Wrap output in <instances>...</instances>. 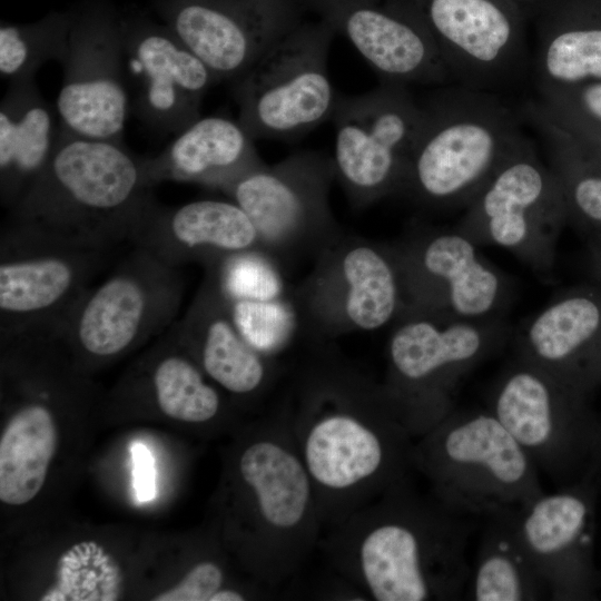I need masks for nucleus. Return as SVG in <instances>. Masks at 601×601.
I'll list each match as a JSON object with an SVG mask.
<instances>
[{"label":"nucleus","instance_id":"f257e3e1","mask_svg":"<svg viewBox=\"0 0 601 601\" xmlns=\"http://www.w3.org/2000/svg\"><path fill=\"white\" fill-rule=\"evenodd\" d=\"M473 532L471 516L417 496L404 481L364 512L354 540L357 575L377 601L464 599Z\"/></svg>","mask_w":601,"mask_h":601},{"label":"nucleus","instance_id":"f03ea898","mask_svg":"<svg viewBox=\"0 0 601 601\" xmlns=\"http://www.w3.org/2000/svg\"><path fill=\"white\" fill-rule=\"evenodd\" d=\"M141 158L122 142L60 129L48 165L8 216L110 248L131 243L158 204Z\"/></svg>","mask_w":601,"mask_h":601},{"label":"nucleus","instance_id":"7ed1b4c3","mask_svg":"<svg viewBox=\"0 0 601 601\" xmlns=\"http://www.w3.org/2000/svg\"><path fill=\"white\" fill-rule=\"evenodd\" d=\"M319 383L306 396L296 441L316 502L362 490L382 496L406 481L413 436L384 388L362 395L342 378Z\"/></svg>","mask_w":601,"mask_h":601},{"label":"nucleus","instance_id":"20e7f679","mask_svg":"<svg viewBox=\"0 0 601 601\" xmlns=\"http://www.w3.org/2000/svg\"><path fill=\"white\" fill-rule=\"evenodd\" d=\"M421 106L400 193L426 208H466L525 137L519 117L494 92L460 85Z\"/></svg>","mask_w":601,"mask_h":601},{"label":"nucleus","instance_id":"39448f33","mask_svg":"<svg viewBox=\"0 0 601 601\" xmlns=\"http://www.w3.org/2000/svg\"><path fill=\"white\" fill-rule=\"evenodd\" d=\"M413 466L449 509L485 520L542 494L540 472L485 407L452 411L413 445Z\"/></svg>","mask_w":601,"mask_h":601},{"label":"nucleus","instance_id":"423d86ee","mask_svg":"<svg viewBox=\"0 0 601 601\" xmlns=\"http://www.w3.org/2000/svg\"><path fill=\"white\" fill-rule=\"evenodd\" d=\"M509 337L503 317L464 321L408 313L396 321L383 388L412 436H422L455 410L462 380Z\"/></svg>","mask_w":601,"mask_h":601},{"label":"nucleus","instance_id":"0eeeda50","mask_svg":"<svg viewBox=\"0 0 601 601\" xmlns=\"http://www.w3.org/2000/svg\"><path fill=\"white\" fill-rule=\"evenodd\" d=\"M110 247L8 216L0 230V336L61 334Z\"/></svg>","mask_w":601,"mask_h":601},{"label":"nucleus","instance_id":"6e6552de","mask_svg":"<svg viewBox=\"0 0 601 601\" xmlns=\"http://www.w3.org/2000/svg\"><path fill=\"white\" fill-rule=\"evenodd\" d=\"M333 28L295 27L233 82L238 121L254 140L292 141L332 119L338 96L328 73Z\"/></svg>","mask_w":601,"mask_h":601},{"label":"nucleus","instance_id":"1a4fd4ad","mask_svg":"<svg viewBox=\"0 0 601 601\" xmlns=\"http://www.w3.org/2000/svg\"><path fill=\"white\" fill-rule=\"evenodd\" d=\"M566 208L558 179L524 137L465 208L457 228L479 246L511 252L551 280Z\"/></svg>","mask_w":601,"mask_h":601},{"label":"nucleus","instance_id":"9d476101","mask_svg":"<svg viewBox=\"0 0 601 601\" xmlns=\"http://www.w3.org/2000/svg\"><path fill=\"white\" fill-rule=\"evenodd\" d=\"M135 248L79 300L62 336L82 359L105 361L168 329L185 283L180 268Z\"/></svg>","mask_w":601,"mask_h":601},{"label":"nucleus","instance_id":"9b49d317","mask_svg":"<svg viewBox=\"0 0 601 601\" xmlns=\"http://www.w3.org/2000/svg\"><path fill=\"white\" fill-rule=\"evenodd\" d=\"M335 178L331 156L304 150L246 170L221 190L253 221L259 249L274 260L304 252L317 256L336 239L328 194Z\"/></svg>","mask_w":601,"mask_h":601},{"label":"nucleus","instance_id":"f8f14e48","mask_svg":"<svg viewBox=\"0 0 601 601\" xmlns=\"http://www.w3.org/2000/svg\"><path fill=\"white\" fill-rule=\"evenodd\" d=\"M332 120L335 178L349 200L363 207L400 193L422 120L407 87L382 82L362 95H339Z\"/></svg>","mask_w":601,"mask_h":601},{"label":"nucleus","instance_id":"ddd939ff","mask_svg":"<svg viewBox=\"0 0 601 601\" xmlns=\"http://www.w3.org/2000/svg\"><path fill=\"white\" fill-rule=\"evenodd\" d=\"M392 247L404 288L403 315L491 319L502 317L512 299L508 276L457 227L421 229Z\"/></svg>","mask_w":601,"mask_h":601},{"label":"nucleus","instance_id":"4468645a","mask_svg":"<svg viewBox=\"0 0 601 601\" xmlns=\"http://www.w3.org/2000/svg\"><path fill=\"white\" fill-rule=\"evenodd\" d=\"M297 303L322 332L375 331L397 321L405 296L393 247L336 239L318 255Z\"/></svg>","mask_w":601,"mask_h":601},{"label":"nucleus","instance_id":"2eb2a0df","mask_svg":"<svg viewBox=\"0 0 601 601\" xmlns=\"http://www.w3.org/2000/svg\"><path fill=\"white\" fill-rule=\"evenodd\" d=\"M581 395L515 355L490 387L486 408L539 472L561 482L588 443Z\"/></svg>","mask_w":601,"mask_h":601},{"label":"nucleus","instance_id":"dca6fc26","mask_svg":"<svg viewBox=\"0 0 601 601\" xmlns=\"http://www.w3.org/2000/svg\"><path fill=\"white\" fill-rule=\"evenodd\" d=\"M451 80L493 92L513 85L530 60L519 16L505 0H417Z\"/></svg>","mask_w":601,"mask_h":601},{"label":"nucleus","instance_id":"f3484780","mask_svg":"<svg viewBox=\"0 0 601 601\" xmlns=\"http://www.w3.org/2000/svg\"><path fill=\"white\" fill-rule=\"evenodd\" d=\"M56 110L65 132L122 142L130 98L121 29L107 19L71 27Z\"/></svg>","mask_w":601,"mask_h":601},{"label":"nucleus","instance_id":"a211bd4d","mask_svg":"<svg viewBox=\"0 0 601 601\" xmlns=\"http://www.w3.org/2000/svg\"><path fill=\"white\" fill-rule=\"evenodd\" d=\"M122 57L130 108L150 129L178 134L200 117L211 70L170 28L122 29Z\"/></svg>","mask_w":601,"mask_h":601},{"label":"nucleus","instance_id":"6ab92c4d","mask_svg":"<svg viewBox=\"0 0 601 601\" xmlns=\"http://www.w3.org/2000/svg\"><path fill=\"white\" fill-rule=\"evenodd\" d=\"M319 2L382 82L407 87L451 80L418 8L395 0Z\"/></svg>","mask_w":601,"mask_h":601},{"label":"nucleus","instance_id":"aec40b11","mask_svg":"<svg viewBox=\"0 0 601 601\" xmlns=\"http://www.w3.org/2000/svg\"><path fill=\"white\" fill-rule=\"evenodd\" d=\"M171 31L211 70L234 82L296 26L283 0H178Z\"/></svg>","mask_w":601,"mask_h":601},{"label":"nucleus","instance_id":"412c9836","mask_svg":"<svg viewBox=\"0 0 601 601\" xmlns=\"http://www.w3.org/2000/svg\"><path fill=\"white\" fill-rule=\"evenodd\" d=\"M131 244L178 268L193 262L206 268L230 254L259 249L257 230L247 214L235 201L219 199L176 207L158 203Z\"/></svg>","mask_w":601,"mask_h":601},{"label":"nucleus","instance_id":"4be33fe9","mask_svg":"<svg viewBox=\"0 0 601 601\" xmlns=\"http://www.w3.org/2000/svg\"><path fill=\"white\" fill-rule=\"evenodd\" d=\"M516 533L551 600L579 597L588 583L590 504L572 489L543 492L512 512Z\"/></svg>","mask_w":601,"mask_h":601},{"label":"nucleus","instance_id":"5701e85b","mask_svg":"<svg viewBox=\"0 0 601 601\" xmlns=\"http://www.w3.org/2000/svg\"><path fill=\"white\" fill-rule=\"evenodd\" d=\"M518 356L583 393L601 375V296L570 292L521 329Z\"/></svg>","mask_w":601,"mask_h":601},{"label":"nucleus","instance_id":"b1692460","mask_svg":"<svg viewBox=\"0 0 601 601\" xmlns=\"http://www.w3.org/2000/svg\"><path fill=\"white\" fill-rule=\"evenodd\" d=\"M239 474L252 490L260 524L272 539L274 561L308 532L317 506L308 472L297 451L274 434L249 444L240 455Z\"/></svg>","mask_w":601,"mask_h":601},{"label":"nucleus","instance_id":"393cba45","mask_svg":"<svg viewBox=\"0 0 601 601\" xmlns=\"http://www.w3.org/2000/svg\"><path fill=\"white\" fill-rule=\"evenodd\" d=\"M254 141L238 119L199 117L158 155L141 158L145 179L151 187L170 180L221 190L263 162Z\"/></svg>","mask_w":601,"mask_h":601},{"label":"nucleus","instance_id":"a878e982","mask_svg":"<svg viewBox=\"0 0 601 601\" xmlns=\"http://www.w3.org/2000/svg\"><path fill=\"white\" fill-rule=\"evenodd\" d=\"M176 324L199 366L224 390L246 395L263 386L267 377L265 356L239 333L229 303L210 272L206 270L194 300Z\"/></svg>","mask_w":601,"mask_h":601},{"label":"nucleus","instance_id":"bb28decb","mask_svg":"<svg viewBox=\"0 0 601 601\" xmlns=\"http://www.w3.org/2000/svg\"><path fill=\"white\" fill-rule=\"evenodd\" d=\"M59 137L58 112L35 78L9 82L0 105V201L7 211L43 171Z\"/></svg>","mask_w":601,"mask_h":601},{"label":"nucleus","instance_id":"cd10ccee","mask_svg":"<svg viewBox=\"0 0 601 601\" xmlns=\"http://www.w3.org/2000/svg\"><path fill=\"white\" fill-rule=\"evenodd\" d=\"M464 599L536 601L551 599L549 588L523 546L512 512L486 520L470 565Z\"/></svg>","mask_w":601,"mask_h":601},{"label":"nucleus","instance_id":"c85d7f7f","mask_svg":"<svg viewBox=\"0 0 601 601\" xmlns=\"http://www.w3.org/2000/svg\"><path fill=\"white\" fill-rule=\"evenodd\" d=\"M58 444L56 421L43 403L17 410L0 439V500L22 505L42 489Z\"/></svg>","mask_w":601,"mask_h":601},{"label":"nucleus","instance_id":"c756f323","mask_svg":"<svg viewBox=\"0 0 601 601\" xmlns=\"http://www.w3.org/2000/svg\"><path fill=\"white\" fill-rule=\"evenodd\" d=\"M149 373L155 402L176 421L204 423L220 410L217 391L205 382L199 366L187 355L176 322L168 328Z\"/></svg>","mask_w":601,"mask_h":601},{"label":"nucleus","instance_id":"7c9ffc66","mask_svg":"<svg viewBox=\"0 0 601 601\" xmlns=\"http://www.w3.org/2000/svg\"><path fill=\"white\" fill-rule=\"evenodd\" d=\"M532 65L539 93L601 81V27L548 19Z\"/></svg>","mask_w":601,"mask_h":601},{"label":"nucleus","instance_id":"2f4dec72","mask_svg":"<svg viewBox=\"0 0 601 601\" xmlns=\"http://www.w3.org/2000/svg\"><path fill=\"white\" fill-rule=\"evenodd\" d=\"M71 27L61 19L33 26L2 24L0 75L9 82L35 78L48 61L61 65L68 52Z\"/></svg>","mask_w":601,"mask_h":601},{"label":"nucleus","instance_id":"473e14b6","mask_svg":"<svg viewBox=\"0 0 601 601\" xmlns=\"http://www.w3.org/2000/svg\"><path fill=\"white\" fill-rule=\"evenodd\" d=\"M229 302L270 300L285 297L276 260L260 249L230 254L206 267Z\"/></svg>","mask_w":601,"mask_h":601},{"label":"nucleus","instance_id":"72a5a7b5","mask_svg":"<svg viewBox=\"0 0 601 601\" xmlns=\"http://www.w3.org/2000/svg\"><path fill=\"white\" fill-rule=\"evenodd\" d=\"M228 303L239 333L264 356L282 349L289 342L297 323L290 300L284 297Z\"/></svg>","mask_w":601,"mask_h":601},{"label":"nucleus","instance_id":"f704fd0d","mask_svg":"<svg viewBox=\"0 0 601 601\" xmlns=\"http://www.w3.org/2000/svg\"><path fill=\"white\" fill-rule=\"evenodd\" d=\"M533 101L544 114L564 127L578 130L591 125L601 132V81L540 92Z\"/></svg>","mask_w":601,"mask_h":601},{"label":"nucleus","instance_id":"c9c22d12","mask_svg":"<svg viewBox=\"0 0 601 601\" xmlns=\"http://www.w3.org/2000/svg\"><path fill=\"white\" fill-rule=\"evenodd\" d=\"M223 571L214 562L204 561L191 568L171 589L156 595L155 601H210L221 589Z\"/></svg>","mask_w":601,"mask_h":601},{"label":"nucleus","instance_id":"e433bc0d","mask_svg":"<svg viewBox=\"0 0 601 601\" xmlns=\"http://www.w3.org/2000/svg\"><path fill=\"white\" fill-rule=\"evenodd\" d=\"M130 452L136 497L140 502L151 501L157 493L155 459L150 450L139 442L131 444Z\"/></svg>","mask_w":601,"mask_h":601},{"label":"nucleus","instance_id":"4c0bfd02","mask_svg":"<svg viewBox=\"0 0 601 601\" xmlns=\"http://www.w3.org/2000/svg\"><path fill=\"white\" fill-rule=\"evenodd\" d=\"M244 599L242 593L221 588L211 597L210 601H243Z\"/></svg>","mask_w":601,"mask_h":601}]
</instances>
